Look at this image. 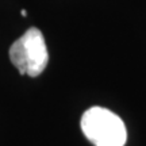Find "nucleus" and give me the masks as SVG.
<instances>
[{
  "mask_svg": "<svg viewBox=\"0 0 146 146\" xmlns=\"http://www.w3.org/2000/svg\"><path fill=\"white\" fill-rule=\"evenodd\" d=\"M81 130L95 146H125L127 131L123 120L103 107H92L81 116Z\"/></svg>",
  "mask_w": 146,
  "mask_h": 146,
  "instance_id": "nucleus-1",
  "label": "nucleus"
},
{
  "mask_svg": "<svg viewBox=\"0 0 146 146\" xmlns=\"http://www.w3.org/2000/svg\"><path fill=\"white\" fill-rule=\"evenodd\" d=\"M10 60L21 74L36 77L45 70L49 62V53L45 38L36 27L29 29L12 43Z\"/></svg>",
  "mask_w": 146,
  "mask_h": 146,
  "instance_id": "nucleus-2",
  "label": "nucleus"
}]
</instances>
